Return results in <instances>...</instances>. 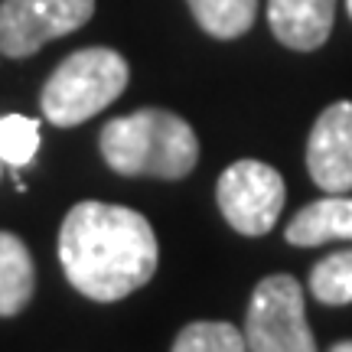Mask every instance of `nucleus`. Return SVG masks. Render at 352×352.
<instances>
[{"label": "nucleus", "mask_w": 352, "mask_h": 352, "mask_svg": "<svg viewBox=\"0 0 352 352\" xmlns=\"http://www.w3.org/2000/svg\"><path fill=\"white\" fill-rule=\"evenodd\" d=\"M59 261L88 300L114 303L157 274V235L140 212L114 202H78L59 228Z\"/></svg>", "instance_id": "nucleus-1"}, {"label": "nucleus", "mask_w": 352, "mask_h": 352, "mask_svg": "<svg viewBox=\"0 0 352 352\" xmlns=\"http://www.w3.org/2000/svg\"><path fill=\"white\" fill-rule=\"evenodd\" d=\"M101 157L121 176L183 179L199 160L196 131L173 111L140 108L124 118H111L98 138Z\"/></svg>", "instance_id": "nucleus-2"}, {"label": "nucleus", "mask_w": 352, "mask_h": 352, "mask_svg": "<svg viewBox=\"0 0 352 352\" xmlns=\"http://www.w3.org/2000/svg\"><path fill=\"white\" fill-rule=\"evenodd\" d=\"M131 69L121 52L108 46H88L72 52L59 63L43 88V114L56 127L85 124L88 118L104 111L121 91L127 88Z\"/></svg>", "instance_id": "nucleus-3"}, {"label": "nucleus", "mask_w": 352, "mask_h": 352, "mask_svg": "<svg viewBox=\"0 0 352 352\" xmlns=\"http://www.w3.org/2000/svg\"><path fill=\"white\" fill-rule=\"evenodd\" d=\"M241 333L248 352H316L300 280L290 274L264 277L252 294Z\"/></svg>", "instance_id": "nucleus-4"}, {"label": "nucleus", "mask_w": 352, "mask_h": 352, "mask_svg": "<svg viewBox=\"0 0 352 352\" xmlns=\"http://www.w3.org/2000/svg\"><path fill=\"white\" fill-rule=\"evenodd\" d=\"M215 199L228 226L248 239H258L267 235L280 219L287 189L274 166L261 160H239L219 176Z\"/></svg>", "instance_id": "nucleus-5"}, {"label": "nucleus", "mask_w": 352, "mask_h": 352, "mask_svg": "<svg viewBox=\"0 0 352 352\" xmlns=\"http://www.w3.org/2000/svg\"><path fill=\"white\" fill-rule=\"evenodd\" d=\"M95 13V0H0V52L26 59L50 39L76 33Z\"/></svg>", "instance_id": "nucleus-6"}, {"label": "nucleus", "mask_w": 352, "mask_h": 352, "mask_svg": "<svg viewBox=\"0 0 352 352\" xmlns=\"http://www.w3.org/2000/svg\"><path fill=\"white\" fill-rule=\"evenodd\" d=\"M307 170L323 192H352V101H336L316 118L307 140Z\"/></svg>", "instance_id": "nucleus-7"}, {"label": "nucleus", "mask_w": 352, "mask_h": 352, "mask_svg": "<svg viewBox=\"0 0 352 352\" xmlns=\"http://www.w3.org/2000/svg\"><path fill=\"white\" fill-rule=\"evenodd\" d=\"M336 0H267V23L287 50L310 52L329 39Z\"/></svg>", "instance_id": "nucleus-8"}, {"label": "nucleus", "mask_w": 352, "mask_h": 352, "mask_svg": "<svg viewBox=\"0 0 352 352\" xmlns=\"http://www.w3.org/2000/svg\"><path fill=\"white\" fill-rule=\"evenodd\" d=\"M284 239L297 248H316L327 241H352V199L333 196L303 206L287 222Z\"/></svg>", "instance_id": "nucleus-9"}, {"label": "nucleus", "mask_w": 352, "mask_h": 352, "mask_svg": "<svg viewBox=\"0 0 352 352\" xmlns=\"http://www.w3.org/2000/svg\"><path fill=\"white\" fill-rule=\"evenodd\" d=\"M36 290L30 248L13 232H0V316H16Z\"/></svg>", "instance_id": "nucleus-10"}, {"label": "nucleus", "mask_w": 352, "mask_h": 352, "mask_svg": "<svg viewBox=\"0 0 352 352\" xmlns=\"http://www.w3.org/2000/svg\"><path fill=\"white\" fill-rule=\"evenodd\" d=\"M196 23L215 39H239L258 16V0H186Z\"/></svg>", "instance_id": "nucleus-11"}, {"label": "nucleus", "mask_w": 352, "mask_h": 352, "mask_svg": "<svg viewBox=\"0 0 352 352\" xmlns=\"http://www.w3.org/2000/svg\"><path fill=\"white\" fill-rule=\"evenodd\" d=\"M310 294L320 303L346 307L352 303V248L336 254H327L310 271Z\"/></svg>", "instance_id": "nucleus-12"}, {"label": "nucleus", "mask_w": 352, "mask_h": 352, "mask_svg": "<svg viewBox=\"0 0 352 352\" xmlns=\"http://www.w3.org/2000/svg\"><path fill=\"white\" fill-rule=\"evenodd\" d=\"M173 352H248V342H245V333L232 323L199 320L179 329Z\"/></svg>", "instance_id": "nucleus-13"}, {"label": "nucleus", "mask_w": 352, "mask_h": 352, "mask_svg": "<svg viewBox=\"0 0 352 352\" xmlns=\"http://www.w3.org/2000/svg\"><path fill=\"white\" fill-rule=\"evenodd\" d=\"M39 153V121L26 114L0 118V164L26 166Z\"/></svg>", "instance_id": "nucleus-14"}, {"label": "nucleus", "mask_w": 352, "mask_h": 352, "mask_svg": "<svg viewBox=\"0 0 352 352\" xmlns=\"http://www.w3.org/2000/svg\"><path fill=\"white\" fill-rule=\"evenodd\" d=\"M329 352H352V340H346V342H336Z\"/></svg>", "instance_id": "nucleus-15"}, {"label": "nucleus", "mask_w": 352, "mask_h": 352, "mask_svg": "<svg viewBox=\"0 0 352 352\" xmlns=\"http://www.w3.org/2000/svg\"><path fill=\"white\" fill-rule=\"evenodd\" d=\"M346 10H349V16H352V0H346Z\"/></svg>", "instance_id": "nucleus-16"}]
</instances>
